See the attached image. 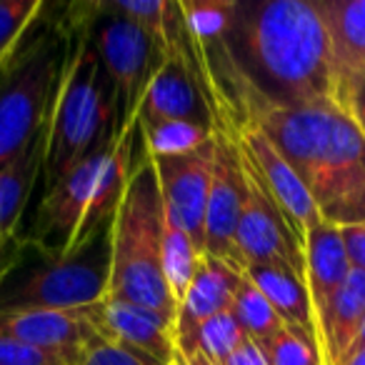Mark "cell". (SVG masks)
Here are the masks:
<instances>
[{
    "label": "cell",
    "instance_id": "1",
    "mask_svg": "<svg viewBox=\"0 0 365 365\" xmlns=\"http://www.w3.org/2000/svg\"><path fill=\"white\" fill-rule=\"evenodd\" d=\"M205 66L233 108L273 140L313 198L320 218L338 228L365 225V138L335 103L280 108L235 78L223 43L203 46Z\"/></svg>",
    "mask_w": 365,
    "mask_h": 365
},
{
    "label": "cell",
    "instance_id": "2",
    "mask_svg": "<svg viewBox=\"0 0 365 365\" xmlns=\"http://www.w3.org/2000/svg\"><path fill=\"white\" fill-rule=\"evenodd\" d=\"M223 51L235 78L265 103L338 106L333 48L310 0H235Z\"/></svg>",
    "mask_w": 365,
    "mask_h": 365
},
{
    "label": "cell",
    "instance_id": "3",
    "mask_svg": "<svg viewBox=\"0 0 365 365\" xmlns=\"http://www.w3.org/2000/svg\"><path fill=\"white\" fill-rule=\"evenodd\" d=\"M61 23L66 28L68 48L43 133L46 188L81 165L118 133L115 93L91 41L88 3L68 6Z\"/></svg>",
    "mask_w": 365,
    "mask_h": 365
},
{
    "label": "cell",
    "instance_id": "4",
    "mask_svg": "<svg viewBox=\"0 0 365 365\" xmlns=\"http://www.w3.org/2000/svg\"><path fill=\"white\" fill-rule=\"evenodd\" d=\"M138 140L140 123L123 128L81 165L48 185L28 238L53 255H71L110 225L125 193Z\"/></svg>",
    "mask_w": 365,
    "mask_h": 365
},
{
    "label": "cell",
    "instance_id": "5",
    "mask_svg": "<svg viewBox=\"0 0 365 365\" xmlns=\"http://www.w3.org/2000/svg\"><path fill=\"white\" fill-rule=\"evenodd\" d=\"M163 218L160 182L145 145L138 140L130 178L110 228L108 298L150 310L175 328L178 305L163 273Z\"/></svg>",
    "mask_w": 365,
    "mask_h": 365
},
{
    "label": "cell",
    "instance_id": "6",
    "mask_svg": "<svg viewBox=\"0 0 365 365\" xmlns=\"http://www.w3.org/2000/svg\"><path fill=\"white\" fill-rule=\"evenodd\" d=\"M110 225L71 255H53L36 240L18 238L0 260V313L88 310L110 285Z\"/></svg>",
    "mask_w": 365,
    "mask_h": 365
},
{
    "label": "cell",
    "instance_id": "7",
    "mask_svg": "<svg viewBox=\"0 0 365 365\" xmlns=\"http://www.w3.org/2000/svg\"><path fill=\"white\" fill-rule=\"evenodd\" d=\"M43 13L0 63V168L43 135L66 63V28Z\"/></svg>",
    "mask_w": 365,
    "mask_h": 365
},
{
    "label": "cell",
    "instance_id": "8",
    "mask_svg": "<svg viewBox=\"0 0 365 365\" xmlns=\"http://www.w3.org/2000/svg\"><path fill=\"white\" fill-rule=\"evenodd\" d=\"M88 28L103 71L115 93L118 130L135 125L148 83L163 63L160 56L140 28L108 11L103 0L88 3Z\"/></svg>",
    "mask_w": 365,
    "mask_h": 365
},
{
    "label": "cell",
    "instance_id": "9",
    "mask_svg": "<svg viewBox=\"0 0 365 365\" xmlns=\"http://www.w3.org/2000/svg\"><path fill=\"white\" fill-rule=\"evenodd\" d=\"M240 163L245 175V203L238 220L235 245L243 260V270L248 265L280 263L290 265L305 278V255L288 220L280 213L278 203L270 198L253 165L243 158V153H240Z\"/></svg>",
    "mask_w": 365,
    "mask_h": 365
},
{
    "label": "cell",
    "instance_id": "10",
    "mask_svg": "<svg viewBox=\"0 0 365 365\" xmlns=\"http://www.w3.org/2000/svg\"><path fill=\"white\" fill-rule=\"evenodd\" d=\"M213 178L205 208V253L243 270L235 233L245 203V175L240 153L228 128L213 125Z\"/></svg>",
    "mask_w": 365,
    "mask_h": 365
},
{
    "label": "cell",
    "instance_id": "11",
    "mask_svg": "<svg viewBox=\"0 0 365 365\" xmlns=\"http://www.w3.org/2000/svg\"><path fill=\"white\" fill-rule=\"evenodd\" d=\"M213 140L182 155H150L168 215L195 240L200 253H205V208L213 178Z\"/></svg>",
    "mask_w": 365,
    "mask_h": 365
},
{
    "label": "cell",
    "instance_id": "12",
    "mask_svg": "<svg viewBox=\"0 0 365 365\" xmlns=\"http://www.w3.org/2000/svg\"><path fill=\"white\" fill-rule=\"evenodd\" d=\"M185 41H188V28L182 21V31L175 48L163 58V63L153 73L150 83L145 88L140 110H138V123L140 125L185 120L213 128L210 106L205 101V93L200 88L198 78H195L193 68H190Z\"/></svg>",
    "mask_w": 365,
    "mask_h": 365
},
{
    "label": "cell",
    "instance_id": "13",
    "mask_svg": "<svg viewBox=\"0 0 365 365\" xmlns=\"http://www.w3.org/2000/svg\"><path fill=\"white\" fill-rule=\"evenodd\" d=\"M0 335L78 365L88 343L98 335L88 310H21L0 313Z\"/></svg>",
    "mask_w": 365,
    "mask_h": 365
},
{
    "label": "cell",
    "instance_id": "14",
    "mask_svg": "<svg viewBox=\"0 0 365 365\" xmlns=\"http://www.w3.org/2000/svg\"><path fill=\"white\" fill-rule=\"evenodd\" d=\"M88 315L98 335L113 343L138 350L160 365H170L178 358L175 328L150 310L106 295L98 305L88 308Z\"/></svg>",
    "mask_w": 365,
    "mask_h": 365
},
{
    "label": "cell",
    "instance_id": "15",
    "mask_svg": "<svg viewBox=\"0 0 365 365\" xmlns=\"http://www.w3.org/2000/svg\"><path fill=\"white\" fill-rule=\"evenodd\" d=\"M240 275H243V270L233 268V265L223 263L208 253L200 255L190 288L182 303L178 305L175 315V343L182 358H188L195 350V335H198L200 325L230 310Z\"/></svg>",
    "mask_w": 365,
    "mask_h": 365
},
{
    "label": "cell",
    "instance_id": "16",
    "mask_svg": "<svg viewBox=\"0 0 365 365\" xmlns=\"http://www.w3.org/2000/svg\"><path fill=\"white\" fill-rule=\"evenodd\" d=\"M303 255L305 285H308L315 328H318V320L325 315L330 300L335 298V293L353 268H350L348 253H345L343 238H340V228L333 223H325V220L305 235Z\"/></svg>",
    "mask_w": 365,
    "mask_h": 365
},
{
    "label": "cell",
    "instance_id": "17",
    "mask_svg": "<svg viewBox=\"0 0 365 365\" xmlns=\"http://www.w3.org/2000/svg\"><path fill=\"white\" fill-rule=\"evenodd\" d=\"M43 160H46V143L41 135L28 150L0 168V245L3 248H11L21 238L18 228L38 175L43 173Z\"/></svg>",
    "mask_w": 365,
    "mask_h": 365
},
{
    "label": "cell",
    "instance_id": "18",
    "mask_svg": "<svg viewBox=\"0 0 365 365\" xmlns=\"http://www.w3.org/2000/svg\"><path fill=\"white\" fill-rule=\"evenodd\" d=\"M243 273L258 285V290L268 298V303L283 318L285 325L300 328L315 338V318L313 305H310V293L308 285H305V278L298 270H293L290 265L265 263L248 265Z\"/></svg>",
    "mask_w": 365,
    "mask_h": 365
},
{
    "label": "cell",
    "instance_id": "19",
    "mask_svg": "<svg viewBox=\"0 0 365 365\" xmlns=\"http://www.w3.org/2000/svg\"><path fill=\"white\" fill-rule=\"evenodd\" d=\"M333 48L338 76L365 71V0H313Z\"/></svg>",
    "mask_w": 365,
    "mask_h": 365
},
{
    "label": "cell",
    "instance_id": "20",
    "mask_svg": "<svg viewBox=\"0 0 365 365\" xmlns=\"http://www.w3.org/2000/svg\"><path fill=\"white\" fill-rule=\"evenodd\" d=\"M200 255L203 253L195 245V240L165 210V218H163V273H165L168 290H170L175 305H180L188 293Z\"/></svg>",
    "mask_w": 365,
    "mask_h": 365
},
{
    "label": "cell",
    "instance_id": "21",
    "mask_svg": "<svg viewBox=\"0 0 365 365\" xmlns=\"http://www.w3.org/2000/svg\"><path fill=\"white\" fill-rule=\"evenodd\" d=\"M230 313L235 315V320L240 323V328L245 330L250 340L263 343V340L273 338L280 328H283V318L275 313V308L268 303L263 293L258 290V285L248 278L240 275V283L235 288L233 303H230Z\"/></svg>",
    "mask_w": 365,
    "mask_h": 365
},
{
    "label": "cell",
    "instance_id": "22",
    "mask_svg": "<svg viewBox=\"0 0 365 365\" xmlns=\"http://www.w3.org/2000/svg\"><path fill=\"white\" fill-rule=\"evenodd\" d=\"M140 140L148 155L153 158L182 155V153H193L213 140V128L185 120L153 123V125H140Z\"/></svg>",
    "mask_w": 365,
    "mask_h": 365
},
{
    "label": "cell",
    "instance_id": "23",
    "mask_svg": "<svg viewBox=\"0 0 365 365\" xmlns=\"http://www.w3.org/2000/svg\"><path fill=\"white\" fill-rule=\"evenodd\" d=\"M180 13L190 38L200 46H215L228 38L235 18V0H180Z\"/></svg>",
    "mask_w": 365,
    "mask_h": 365
},
{
    "label": "cell",
    "instance_id": "24",
    "mask_svg": "<svg viewBox=\"0 0 365 365\" xmlns=\"http://www.w3.org/2000/svg\"><path fill=\"white\" fill-rule=\"evenodd\" d=\"M258 345L270 365H323L318 340L293 325H283L273 338Z\"/></svg>",
    "mask_w": 365,
    "mask_h": 365
},
{
    "label": "cell",
    "instance_id": "25",
    "mask_svg": "<svg viewBox=\"0 0 365 365\" xmlns=\"http://www.w3.org/2000/svg\"><path fill=\"white\" fill-rule=\"evenodd\" d=\"M243 340H248L245 330L240 328L235 315L230 313V310H225V313L215 315V318H210L208 323L200 325L198 335H195V350L208 355V358L215 360V363L225 365V360L243 345Z\"/></svg>",
    "mask_w": 365,
    "mask_h": 365
},
{
    "label": "cell",
    "instance_id": "26",
    "mask_svg": "<svg viewBox=\"0 0 365 365\" xmlns=\"http://www.w3.org/2000/svg\"><path fill=\"white\" fill-rule=\"evenodd\" d=\"M46 3L41 0H0V63L13 53L31 26L38 21Z\"/></svg>",
    "mask_w": 365,
    "mask_h": 365
},
{
    "label": "cell",
    "instance_id": "27",
    "mask_svg": "<svg viewBox=\"0 0 365 365\" xmlns=\"http://www.w3.org/2000/svg\"><path fill=\"white\" fill-rule=\"evenodd\" d=\"M78 365H160V363L138 353V350L125 348L120 343H113V340L103 338V335H96L88 343L86 353L81 355Z\"/></svg>",
    "mask_w": 365,
    "mask_h": 365
},
{
    "label": "cell",
    "instance_id": "28",
    "mask_svg": "<svg viewBox=\"0 0 365 365\" xmlns=\"http://www.w3.org/2000/svg\"><path fill=\"white\" fill-rule=\"evenodd\" d=\"M338 108L365 138V71L338 76Z\"/></svg>",
    "mask_w": 365,
    "mask_h": 365
},
{
    "label": "cell",
    "instance_id": "29",
    "mask_svg": "<svg viewBox=\"0 0 365 365\" xmlns=\"http://www.w3.org/2000/svg\"><path fill=\"white\" fill-rule=\"evenodd\" d=\"M0 365H66L56 355H48L31 345H23L0 335Z\"/></svg>",
    "mask_w": 365,
    "mask_h": 365
},
{
    "label": "cell",
    "instance_id": "30",
    "mask_svg": "<svg viewBox=\"0 0 365 365\" xmlns=\"http://www.w3.org/2000/svg\"><path fill=\"white\" fill-rule=\"evenodd\" d=\"M340 238H343L350 268L365 273V225H343Z\"/></svg>",
    "mask_w": 365,
    "mask_h": 365
},
{
    "label": "cell",
    "instance_id": "31",
    "mask_svg": "<svg viewBox=\"0 0 365 365\" xmlns=\"http://www.w3.org/2000/svg\"><path fill=\"white\" fill-rule=\"evenodd\" d=\"M225 365H270V363H268V358H265L263 348H260L255 340L248 338V340H243V345H240L228 360H225Z\"/></svg>",
    "mask_w": 365,
    "mask_h": 365
},
{
    "label": "cell",
    "instance_id": "32",
    "mask_svg": "<svg viewBox=\"0 0 365 365\" xmlns=\"http://www.w3.org/2000/svg\"><path fill=\"white\" fill-rule=\"evenodd\" d=\"M185 360V365H223V363H215V360H210L208 355H203L200 350H195L193 355H188V358H182Z\"/></svg>",
    "mask_w": 365,
    "mask_h": 365
},
{
    "label": "cell",
    "instance_id": "33",
    "mask_svg": "<svg viewBox=\"0 0 365 365\" xmlns=\"http://www.w3.org/2000/svg\"><path fill=\"white\" fill-rule=\"evenodd\" d=\"M343 365H365V348L355 350V353H350L348 358H345Z\"/></svg>",
    "mask_w": 365,
    "mask_h": 365
},
{
    "label": "cell",
    "instance_id": "34",
    "mask_svg": "<svg viewBox=\"0 0 365 365\" xmlns=\"http://www.w3.org/2000/svg\"><path fill=\"white\" fill-rule=\"evenodd\" d=\"M360 348H365V320H363V328H360L358 340H355V345H353V350H350V353H355V350H360ZM350 353H348V355H350Z\"/></svg>",
    "mask_w": 365,
    "mask_h": 365
},
{
    "label": "cell",
    "instance_id": "35",
    "mask_svg": "<svg viewBox=\"0 0 365 365\" xmlns=\"http://www.w3.org/2000/svg\"><path fill=\"white\" fill-rule=\"evenodd\" d=\"M170 365H185V360H182V355L180 353H178V358L175 360H173V363Z\"/></svg>",
    "mask_w": 365,
    "mask_h": 365
},
{
    "label": "cell",
    "instance_id": "36",
    "mask_svg": "<svg viewBox=\"0 0 365 365\" xmlns=\"http://www.w3.org/2000/svg\"><path fill=\"white\" fill-rule=\"evenodd\" d=\"M8 248H3V245H0V260H3V253H6Z\"/></svg>",
    "mask_w": 365,
    "mask_h": 365
}]
</instances>
